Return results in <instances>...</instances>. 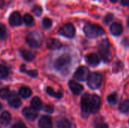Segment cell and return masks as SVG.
<instances>
[{
	"instance_id": "21",
	"label": "cell",
	"mask_w": 129,
	"mask_h": 128,
	"mask_svg": "<svg viewBox=\"0 0 129 128\" xmlns=\"http://www.w3.org/2000/svg\"><path fill=\"white\" fill-rule=\"evenodd\" d=\"M11 121V115L8 112H4L0 115V122L2 124H8Z\"/></svg>"
},
{
	"instance_id": "4",
	"label": "cell",
	"mask_w": 129,
	"mask_h": 128,
	"mask_svg": "<svg viewBox=\"0 0 129 128\" xmlns=\"http://www.w3.org/2000/svg\"><path fill=\"white\" fill-rule=\"evenodd\" d=\"M59 33L65 37L73 38L76 34V29L71 23H67L60 28Z\"/></svg>"
},
{
	"instance_id": "2",
	"label": "cell",
	"mask_w": 129,
	"mask_h": 128,
	"mask_svg": "<svg viewBox=\"0 0 129 128\" xmlns=\"http://www.w3.org/2000/svg\"><path fill=\"white\" fill-rule=\"evenodd\" d=\"M103 76L99 72H92L88 78V84L91 89H98L101 87Z\"/></svg>"
},
{
	"instance_id": "29",
	"label": "cell",
	"mask_w": 129,
	"mask_h": 128,
	"mask_svg": "<svg viewBox=\"0 0 129 128\" xmlns=\"http://www.w3.org/2000/svg\"><path fill=\"white\" fill-rule=\"evenodd\" d=\"M7 37V29L3 23H0V38L5 39Z\"/></svg>"
},
{
	"instance_id": "33",
	"label": "cell",
	"mask_w": 129,
	"mask_h": 128,
	"mask_svg": "<svg viewBox=\"0 0 129 128\" xmlns=\"http://www.w3.org/2000/svg\"><path fill=\"white\" fill-rule=\"evenodd\" d=\"M95 128H109V126L107 123H104L102 121H95Z\"/></svg>"
},
{
	"instance_id": "35",
	"label": "cell",
	"mask_w": 129,
	"mask_h": 128,
	"mask_svg": "<svg viewBox=\"0 0 129 128\" xmlns=\"http://www.w3.org/2000/svg\"><path fill=\"white\" fill-rule=\"evenodd\" d=\"M45 111L48 113H51L54 112V107L51 105H46L45 106Z\"/></svg>"
},
{
	"instance_id": "11",
	"label": "cell",
	"mask_w": 129,
	"mask_h": 128,
	"mask_svg": "<svg viewBox=\"0 0 129 128\" xmlns=\"http://www.w3.org/2000/svg\"><path fill=\"white\" fill-rule=\"evenodd\" d=\"M8 100L9 105L14 108H18L21 105V100L18 97V95L15 92H12L10 94V95L8 98Z\"/></svg>"
},
{
	"instance_id": "31",
	"label": "cell",
	"mask_w": 129,
	"mask_h": 128,
	"mask_svg": "<svg viewBox=\"0 0 129 128\" xmlns=\"http://www.w3.org/2000/svg\"><path fill=\"white\" fill-rule=\"evenodd\" d=\"M8 75V69L0 65V78H5Z\"/></svg>"
},
{
	"instance_id": "28",
	"label": "cell",
	"mask_w": 129,
	"mask_h": 128,
	"mask_svg": "<svg viewBox=\"0 0 129 128\" xmlns=\"http://www.w3.org/2000/svg\"><path fill=\"white\" fill-rule=\"evenodd\" d=\"M10 91L8 88H3L0 90V97L2 99H6L8 98L9 95H10Z\"/></svg>"
},
{
	"instance_id": "20",
	"label": "cell",
	"mask_w": 129,
	"mask_h": 128,
	"mask_svg": "<svg viewBox=\"0 0 129 128\" xmlns=\"http://www.w3.org/2000/svg\"><path fill=\"white\" fill-rule=\"evenodd\" d=\"M19 94L23 98H28L32 94V91L28 87H21L19 90Z\"/></svg>"
},
{
	"instance_id": "42",
	"label": "cell",
	"mask_w": 129,
	"mask_h": 128,
	"mask_svg": "<svg viewBox=\"0 0 129 128\" xmlns=\"http://www.w3.org/2000/svg\"><path fill=\"white\" fill-rule=\"evenodd\" d=\"M2 104H1V103H0V110H1V109H2Z\"/></svg>"
},
{
	"instance_id": "41",
	"label": "cell",
	"mask_w": 129,
	"mask_h": 128,
	"mask_svg": "<svg viewBox=\"0 0 129 128\" xmlns=\"http://www.w3.org/2000/svg\"><path fill=\"white\" fill-rule=\"evenodd\" d=\"M128 26H129V17H128Z\"/></svg>"
},
{
	"instance_id": "19",
	"label": "cell",
	"mask_w": 129,
	"mask_h": 128,
	"mask_svg": "<svg viewBox=\"0 0 129 128\" xmlns=\"http://www.w3.org/2000/svg\"><path fill=\"white\" fill-rule=\"evenodd\" d=\"M20 54H21L22 57L25 60H26L28 62L32 61L34 59V57H35L34 54L32 52H30L29 51H26V50H21L20 51Z\"/></svg>"
},
{
	"instance_id": "6",
	"label": "cell",
	"mask_w": 129,
	"mask_h": 128,
	"mask_svg": "<svg viewBox=\"0 0 129 128\" xmlns=\"http://www.w3.org/2000/svg\"><path fill=\"white\" fill-rule=\"evenodd\" d=\"M101 97L98 95H92L90 97L89 100V109L90 113H97L101 107Z\"/></svg>"
},
{
	"instance_id": "39",
	"label": "cell",
	"mask_w": 129,
	"mask_h": 128,
	"mask_svg": "<svg viewBox=\"0 0 129 128\" xmlns=\"http://www.w3.org/2000/svg\"><path fill=\"white\" fill-rule=\"evenodd\" d=\"M5 5V0H0V8H2Z\"/></svg>"
},
{
	"instance_id": "15",
	"label": "cell",
	"mask_w": 129,
	"mask_h": 128,
	"mask_svg": "<svg viewBox=\"0 0 129 128\" xmlns=\"http://www.w3.org/2000/svg\"><path fill=\"white\" fill-rule=\"evenodd\" d=\"M110 32L113 35H120L123 32V26L120 23L115 22L110 26Z\"/></svg>"
},
{
	"instance_id": "17",
	"label": "cell",
	"mask_w": 129,
	"mask_h": 128,
	"mask_svg": "<svg viewBox=\"0 0 129 128\" xmlns=\"http://www.w3.org/2000/svg\"><path fill=\"white\" fill-rule=\"evenodd\" d=\"M87 62L91 66H97L101 62V58L97 54H90L87 56Z\"/></svg>"
},
{
	"instance_id": "27",
	"label": "cell",
	"mask_w": 129,
	"mask_h": 128,
	"mask_svg": "<svg viewBox=\"0 0 129 128\" xmlns=\"http://www.w3.org/2000/svg\"><path fill=\"white\" fill-rule=\"evenodd\" d=\"M107 101L111 105H116L117 103V101H118V98H117L116 94L113 93V94H110L108 96V97H107Z\"/></svg>"
},
{
	"instance_id": "1",
	"label": "cell",
	"mask_w": 129,
	"mask_h": 128,
	"mask_svg": "<svg viewBox=\"0 0 129 128\" xmlns=\"http://www.w3.org/2000/svg\"><path fill=\"white\" fill-rule=\"evenodd\" d=\"M84 32L87 37L91 38H97L105 33L104 29L101 26L92 23H87L85 26Z\"/></svg>"
},
{
	"instance_id": "10",
	"label": "cell",
	"mask_w": 129,
	"mask_h": 128,
	"mask_svg": "<svg viewBox=\"0 0 129 128\" xmlns=\"http://www.w3.org/2000/svg\"><path fill=\"white\" fill-rule=\"evenodd\" d=\"M89 100H90V95L88 94H85L82 96L81 100V108L82 113L84 115H88L90 113L89 109Z\"/></svg>"
},
{
	"instance_id": "13",
	"label": "cell",
	"mask_w": 129,
	"mask_h": 128,
	"mask_svg": "<svg viewBox=\"0 0 129 128\" xmlns=\"http://www.w3.org/2000/svg\"><path fill=\"white\" fill-rule=\"evenodd\" d=\"M23 115L26 118L32 120V121L35 120L38 116L36 111L35 109H33V108H29V107H26L23 109Z\"/></svg>"
},
{
	"instance_id": "22",
	"label": "cell",
	"mask_w": 129,
	"mask_h": 128,
	"mask_svg": "<svg viewBox=\"0 0 129 128\" xmlns=\"http://www.w3.org/2000/svg\"><path fill=\"white\" fill-rule=\"evenodd\" d=\"M57 128H70L71 123L67 118H62L57 122Z\"/></svg>"
},
{
	"instance_id": "7",
	"label": "cell",
	"mask_w": 129,
	"mask_h": 128,
	"mask_svg": "<svg viewBox=\"0 0 129 128\" xmlns=\"http://www.w3.org/2000/svg\"><path fill=\"white\" fill-rule=\"evenodd\" d=\"M89 69L86 66H80L76 71L73 78L78 81H85L89 77Z\"/></svg>"
},
{
	"instance_id": "3",
	"label": "cell",
	"mask_w": 129,
	"mask_h": 128,
	"mask_svg": "<svg viewBox=\"0 0 129 128\" xmlns=\"http://www.w3.org/2000/svg\"><path fill=\"white\" fill-rule=\"evenodd\" d=\"M26 41L31 48H38L42 44V36L38 32H33L26 36Z\"/></svg>"
},
{
	"instance_id": "16",
	"label": "cell",
	"mask_w": 129,
	"mask_h": 128,
	"mask_svg": "<svg viewBox=\"0 0 129 128\" xmlns=\"http://www.w3.org/2000/svg\"><path fill=\"white\" fill-rule=\"evenodd\" d=\"M62 46V44L61 42L56 39V38H51L48 40L47 41V47L48 49H51V50H55V49H58L60 48V47Z\"/></svg>"
},
{
	"instance_id": "30",
	"label": "cell",
	"mask_w": 129,
	"mask_h": 128,
	"mask_svg": "<svg viewBox=\"0 0 129 128\" xmlns=\"http://www.w3.org/2000/svg\"><path fill=\"white\" fill-rule=\"evenodd\" d=\"M42 25H43L44 28H45V29L51 28L52 26V20L48 17H45L42 20Z\"/></svg>"
},
{
	"instance_id": "40",
	"label": "cell",
	"mask_w": 129,
	"mask_h": 128,
	"mask_svg": "<svg viewBox=\"0 0 129 128\" xmlns=\"http://www.w3.org/2000/svg\"><path fill=\"white\" fill-rule=\"evenodd\" d=\"M111 1V2H113V3H116V2H117V0H110Z\"/></svg>"
},
{
	"instance_id": "5",
	"label": "cell",
	"mask_w": 129,
	"mask_h": 128,
	"mask_svg": "<svg viewBox=\"0 0 129 128\" xmlns=\"http://www.w3.org/2000/svg\"><path fill=\"white\" fill-rule=\"evenodd\" d=\"M71 61V56L68 54H63L61 56H60L54 62V67L60 70L65 66H67L68 64H70Z\"/></svg>"
},
{
	"instance_id": "12",
	"label": "cell",
	"mask_w": 129,
	"mask_h": 128,
	"mask_svg": "<svg viewBox=\"0 0 129 128\" xmlns=\"http://www.w3.org/2000/svg\"><path fill=\"white\" fill-rule=\"evenodd\" d=\"M39 125L41 128H52L53 124L51 117L48 115L42 116L39 121Z\"/></svg>"
},
{
	"instance_id": "24",
	"label": "cell",
	"mask_w": 129,
	"mask_h": 128,
	"mask_svg": "<svg viewBox=\"0 0 129 128\" xmlns=\"http://www.w3.org/2000/svg\"><path fill=\"white\" fill-rule=\"evenodd\" d=\"M119 110L122 113H128L129 112V100H125L122 102L119 106Z\"/></svg>"
},
{
	"instance_id": "34",
	"label": "cell",
	"mask_w": 129,
	"mask_h": 128,
	"mask_svg": "<svg viewBox=\"0 0 129 128\" xmlns=\"http://www.w3.org/2000/svg\"><path fill=\"white\" fill-rule=\"evenodd\" d=\"M113 14H107L105 16L104 21V23H105L108 24L110 22H111V21H112V20H113Z\"/></svg>"
},
{
	"instance_id": "18",
	"label": "cell",
	"mask_w": 129,
	"mask_h": 128,
	"mask_svg": "<svg viewBox=\"0 0 129 128\" xmlns=\"http://www.w3.org/2000/svg\"><path fill=\"white\" fill-rule=\"evenodd\" d=\"M42 100L38 97H35L32 99L31 100V106L33 109L36 110H40L42 108Z\"/></svg>"
},
{
	"instance_id": "25",
	"label": "cell",
	"mask_w": 129,
	"mask_h": 128,
	"mask_svg": "<svg viewBox=\"0 0 129 128\" xmlns=\"http://www.w3.org/2000/svg\"><path fill=\"white\" fill-rule=\"evenodd\" d=\"M23 22L27 26H31L33 22H34V19H33V17L29 14H26L24 16H23Z\"/></svg>"
},
{
	"instance_id": "36",
	"label": "cell",
	"mask_w": 129,
	"mask_h": 128,
	"mask_svg": "<svg viewBox=\"0 0 129 128\" xmlns=\"http://www.w3.org/2000/svg\"><path fill=\"white\" fill-rule=\"evenodd\" d=\"M12 128H27L26 127V125L24 124H23L22 122H18V123H16Z\"/></svg>"
},
{
	"instance_id": "26",
	"label": "cell",
	"mask_w": 129,
	"mask_h": 128,
	"mask_svg": "<svg viewBox=\"0 0 129 128\" xmlns=\"http://www.w3.org/2000/svg\"><path fill=\"white\" fill-rule=\"evenodd\" d=\"M20 70H21L22 72H23L28 74V75H30L31 77H33V78H35V77H36V76L38 75V72H37V71H36V70L27 71V70L26 69V66H25V65H22V66H21Z\"/></svg>"
},
{
	"instance_id": "43",
	"label": "cell",
	"mask_w": 129,
	"mask_h": 128,
	"mask_svg": "<svg viewBox=\"0 0 129 128\" xmlns=\"http://www.w3.org/2000/svg\"><path fill=\"white\" fill-rule=\"evenodd\" d=\"M0 128H1V127H0Z\"/></svg>"
},
{
	"instance_id": "32",
	"label": "cell",
	"mask_w": 129,
	"mask_h": 128,
	"mask_svg": "<svg viewBox=\"0 0 129 128\" xmlns=\"http://www.w3.org/2000/svg\"><path fill=\"white\" fill-rule=\"evenodd\" d=\"M32 11H33V13H34L37 17L41 16V14H42V12H43L42 8L40 5H34V6H33V9H32Z\"/></svg>"
},
{
	"instance_id": "38",
	"label": "cell",
	"mask_w": 129,
	"mask_h": 128,
	"mask_svg": "<svg viewBox=\"0 0 129 128\" xmlns=\"http://www.w3.org/2000/svg\"><path fill=\"white\" fill-rule=\"evenodd\" d=\"M121 4L124 6L129 5V0H121Z\"/></svg>"
},
{
	"instance_id": "14",
	"label": "cell",
	"mask_w": 129,
	"mask_h": 128,
	"mask_svg": "<svg viewBox=\"0 0 129 128\" xmlns=\"http://www.w3.org/2000/svg\"><path fill=\"white\" fill-rule=\"evenodd\" d=\"M69 87L71 90V91L74 94H79L83 91V86L80 84L77 83L76 81L71 80L69 82Z\"/></svg>"
},
{
	"instance_id": "9",
	"label": "cell",
	"mask_w": 129,
	"mask_h": 128,
	"mask_svg": "<svg viewBox=\"0 0 129 128\" xmlns=\"http://www.w3.org/2000/svg\"><path fill=\"white\" fill-rule=\"evenodd\" d=\"M9 23L12 26H17L22 23V17L18 11H14L9 17Z\"/></svg>"
},
{
	"instance_id": "23",
	"label": "cell",
	"mask_w": 129,
	"mask_h": 128,
	"mask_svg": "<svg viewBox=\"0 0 129 128\" xmlns=\"http://www.w3.org/2000/svg\"><path fill=\"white\" fill-rule=\"evenodd\" d=\"M46 91H47V93H48L50 96L55 97H57V98H58V99H60V98L63 97V94H62L61 91L55 92V91H54L51 88H50V87L47 88Z\"/></svg>"
},
{
	"instance_id": "8",
	"label": "cell",
	"mask_w": 129,
	"mask_h": 128,
	"mask_svg": "<svg viewBox=\"0 0 129 128\" xmlns=\"http://www.w3.org/2000/svg\"><path fill=\"white\" fill-rule=\"evenodd\" d=\"M99 52L101 56L106 60L110 57V43L107 39H104L99 45Z\"/></svg>"
},
{
	"instance_id": "37",
	"label": "cell",
	"mask_w": 129,
	"mask_h": 128,
	"mask_svg": "<svg viewBox=\"0 0 129 128\" xmlns=\"http://www.w3.org/2000/svg\"><path fill=\"white\" fill-rule=\"evenodd\" d=\"M122 45H123L124 46H125V47H129V39L128 38H125L122 40Z\"/></svg>"
}]
</instances>
